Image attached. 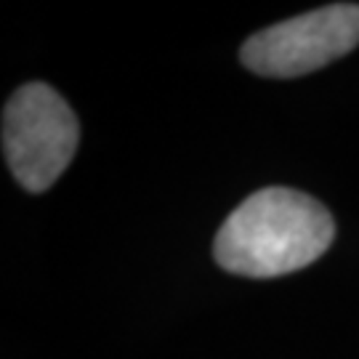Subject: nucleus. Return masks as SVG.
<instances>
[{
  "mask_svg": "<svg viewBox=\"0 0 359 359\" xmlns=\"http://www.w3.org/2000/svg\"><path fill=\"white\" fill-rule=\"evenodd\" d=\"M333 234V216L320 200L269 187L231 210L216 234L213 256L240 277H283L314 264Z\"/></svg>",
  "mask_w": 359,
  "mask_h": 359,
  "instance_id": "1",
  "label": "nucleus"
},
{
  "mask_svg": "<svg viewBox=\"0 0 359 359\" xmlns=\"http://www.w3.org/2000/svg\"><path fill=\"white\" fill-rule=\"evenodd\" d=\"M80 142L69 104L46 83H27L3 109V154L16 181L43 192L67 170Z\"/></svg>",
  "mask_w": 359,
  "mask_h": 359,
  "instance_id": "2",
  "label": "nucleus"
},
{
  "mask_svg": "<svg viewBox=\"0 0 359 359\" xmlns=\"http://www.w3.org/2000/svg\"><path fill=\"white\" fill-rule=\"evenodd\" d=\"M359 43V6L335 3L266 27L243 46V65L264 77H301Z\"/></svg>",
  "mask_w": 359,
  "mask_h": 359,
  "instance_id": "3",
  "label": "nucleus"
}]
</instances>
